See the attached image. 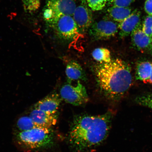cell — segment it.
Returning <instances> with one entry per match:
<instances>
[{
	"mask_svg": "<svg viewBox=\"0 0 152 152\" xmlns=\"http://www.w3.org/2000/svg\"><path fill=\"white\" fill-rule=\"evenodd\" d=\"M62 100L60 95L56 93H53L38 102L34 106V109L56 114Z\"/></svg>",
	"mask_w": 152,
	"mask_h": 152,
	"instance_id": "8fae6325",
	"label": "cell"
},
{
	"mask_svg": "<svg viewBox=\"0 0 152 152\" xmlns=\"http://www.w3.org/2000/svg\"><path fill=\"white\" fill-rule=\"evenodd\" d=\"M77 7L75 0H47L43 18L47 23L52 19L63 15L72 16Z\"/></svg>",
	"mask_w": 152,
	"mask_h": 152,
	"instance_id": "5b68a950",
	"label": "cell"
},
{
	"mask_svg": "<svg viewBox=\"0 0 152 152\" xmlns=\"http://www.w3.org/2000/svg\"><path fill=\"white\" fill-rule=\"evenodd\" d=\"M18 141L31 149L50 147L54 143V133L51 128L35 127L29 130L19 132Z\"/></svg>",
	"mask_w": 152,
	"mask_h": 152,
	"instance_id": "3957f363",
	"label": "cell"
},
{
	"mask_svg": "<svg viewBox=\"0 0 152 152\" xmlns=\"http://www.w3.org/2000/svg\"><path fill=\"white\" fill-rule=\"evenodd\" d=\"M139 28L131 34L133 47L137 50L144 52L152 51V39Z\"/></svg>",
	"mask_w": 152,
	"mask_h": 152,
	"instance_id": "7c38bea8",
	"label": "cell"
},
{
	"mask_svg": "<svg viewBox=\"0 0 152 152\" xmlns=\"http://www.w3.org/2000/svg\"><path fill=\"white\" fill-rule=\"evenodd\" d=\"M17 126L19 132L29 130L35 127L31 119L27 116L20 118L17 121Z\"/></svg>",
	"mask_w": 152,
	"mask_h": 152,
	"instance_id": "e0dca14e",
	"label": "cell"
},
{
	"mask_svg": "<svg viewBox=\"0 0 152 152\" xmlns=\"http://www.w3.org/2000/svg\"><path fill=\"white\" fill-rule=\"evenodd\" d=\"M113 115L109 111L101 115L76 116L68 136L72 147L80 151L102 143L109 135Z\"/></svg>",
	"mask_w": 152,
	"mask_h": 152,
	"instance_id": "6da1fadb",
	"label": "cell"
},
{
	"mask_svg": "<svg viewBox=\"0 0 152 152\" xmlns=\"http://www.w3.org/2000/svg\"><path fill=\"white\" fill-rule=\"evenodd\" d=\"M144 8L148 15L152 16V0H146Z\"/></svg>",
	"mask_w": 152,
	"mask_h": 152,
	"instance_id": "603a6c76",
	"label": "cell"
},
{
	"mask_svg": "<svg viewBox=\"0 0 152 152\" xmlns=\"http://www.w3.org/2000/svg\"><path fill=\"white\" fill-rule=\"evenodd\" d=\"M135 101L140 105L152 109V94L138 96L136 98Z\"/></svg>",
	"mask_w": 152,
	"mask_h": 152,
	"instance_id": "ffe728a7",
	"label": "cell"
},
{
	"mask_svg": "<svg viewBox=\"0 0 152 152\" xmlns=\"http://www.w3.org/2000/svg\"><path fill=\"white\" fill-rule=\"evenodd\" d=\"M135 1V0H111L110 2L111 6L128 7Z\"/></svg>",
	"mask_w": 152,
	"mask_h": 152,
	"instance_id": "7402d4cb",
	"label": "cell"
},
{
	"mask_svg": "<svg viewBox=\"0 0 152 152\" xmlns=\"http://www.w3.org/2000/svg\"><path fill=\"white\" fill-rule=\"evenodd\" d=\"M35 127L40 128H51L56 125L58 117L56 113L53 114L34 109L29 115Z\"/></svg>",
	"mask_w": 152,
	"mask_h": 152,
	"instance_id": "30bf717a",
	"label": "cell"
},
{
	"mask_svg": "<svg viewBox=\"0 0 152 152\" xmlns=\"http://www.w3.org/2000/svg\"><path fill=\"white\" fill-rule=\"evenodd\" d=\"M107 11L112 20L119 23L128 18L132 12L130 7L117 6H111L108 8Z\"/></svg>",
	"mask_w": 152,
	"mask_h": 152,
	"instance_id": "5bb4252c",
	"label": "cell"
},
{
	"mask_svg": "<svg viewBox=\"0 0 152 152\" xmlns=\"http://www.w3.org/2000/svg\"><path fill=\"white\" fill-rule=\"evenodd\" d=\"M141 12L138 9L133 11L131 14L118 25L120 37L123 39L131 35L140 27Z\"/></svg>",
	"mask_w": 152,
	"mask_h": 152,
	"instance_id": "9c48e42d",
	"label": "cell"
},
{
	"mask_svg": "<svg viewBox=\"0 0 152 152\" xmlns=\"http://www.w3.org/2000/svg\"><path fill=\"white\" fill-rule=\"evenodd\" d=\"M60 96L64 101L75 106L85 104L89 100L86 89L80 81L75 85L67 83L64 85L61 89Z\"/></svg>",
	"mask_w": 152,
	"mask_h": 152,
	"instance_id": "8992f818",
	"label": "cell"
},
{
	"mask_svg": "<svg viewBox=\"0 0 152 152\" xmlns=\"http://www.w3.org/2000/svg\"><path fill=\"white\" fill-rule=\"evenodd\" d=\"M152 71V62L143 61L139 63L136 66L135 76L136 79L148 83Z\"/></svg>",
	"mask_w": 152,
	"mask_h": 152,
	"instance_id": "9a60e30c",
	"label": "cell"
},
{
	"mask_svg": "<svg viewBox=\"0 0 152 152\" xmlns=\"http://www.w3.org/2000/svg\"><path fill=\"white\" fill-rule=\"evenodd\" d=\"M25 11L32 14L37 10L40 5V0H22Z\"/></svg>",
	"mask_w": 152,
	"mask_h": 152,
	"instance_id": "ac0fdd59",
	"label": "cell"
},
{
	"mask_svg": "<svg viewBox=\"0 0 152 152\" xmlns=\"http://www.w3.org/2000/svg\"><path fill=\"white\" fill-rule=\"evenodd\" d=\"M110 1L111 0H86L89 7L93 11L102 10Z\"/></svg>",
	"mask_w": 152,
	"mask_h": 152,
	"instance_id": "d6986e66",
	"label": "cell"
},
{
	"mask_svg": "<svg viewBox=\"0 0 152 152\" xmlns=\"http://www.w3.org/2000/svg\"><path fill=\"white\" fill-rule=\"evenodd\" d=\"M81 1L80 4L76 7L72 17L80 33H85L89 30L93 23V16L92 10L86 0Z\"/></svg>",
	"mask_w": 152,
	"mask_h": 152,
	"instance_id": "ba28073f",
	"label": "cell"
},
{
	"mask_svg": "<svg viewBox=\"0 0 152 152\" xmlns=\"http://www.w3.org/2000/svg\"><path fill=\"white\" fill-rule=\"evenodd\" d=\"M151 83V84H152V71L151 72V77H150V78L149 79V81H148V83Z\"/></svg>",
	"mask_w": 152,
	"mask_h": 152,
	"instance_id": "cb8c5ba5",
	"label": "cell"
},
{
	"mask_svg": "<svg viewBox=\"0 0 152 152\" xmlns=\"http://www.w3.org/2000/svg\"><path fill=\"white\" fill-rule=\"evenodd\" d=\"M96 80L104 96L113 100L118 99L132 85V78L129 64L121 59L100 64L95 70Z\"/></svg>",
	"mask_w": 152,
	"mask_h": 152,
	"instance_id": "7a4b0ae2",
	"label": "cell"
},
{
	"mask_svg": "<svg viewBox=\"0 0 152 152\" xmlns=\"http://www.w3.org/2000/svg\"><path fill=\"white\" fill-rule=\"evenodd\" d=\"M92 56L95 60L100 64L109 62L112 60L110 51L104 48L95 49L92 53Z\"/></svg>",
	"mask_w": 152,
	"mask_h": 152,
	"instance_id": "2e32d148",
	"label": "cell"
},
{
	"mask_svg": "<svg viewBox=\"0 0 152 152\" xmlns=\"http://www.w3.org/2000/svg\"><path fill=\"white\" fill-rule=\"evenodd\" d=\"M66 74L70 81L75 80L86 81V75L78 63L72 61L66 66Z\"/></svg>",
	"mask_w": 152,
	"mask_h": 152,
	"instance_id": "4fadbf2b",
	"label": "cell"
},
{
	"mask_svg": "<svg viewBox=\"0 0 152 152\" xmlns=\"http://www.w3.org/2000/svg\"><path fill=\"white\" fill-rule=\"evenodd\" d=\"M60 39L71 41L80 33L72 16L63 15L56 17L47 23Z\"/></svg>",
	"mask_w": 152,
	"mask_h": 152,
	"instance_id": "277c9868",
	"label": "cell"
},
{
	"mask_svg": "<svg viewBox=\"0 0 152 152\" xmlns=\"http://www.w3.org/2000/svg\"><path fill=\"white\" fill-rule=\"evenodd\" d=\"M142 30L146 35L152 39V16L148 15L146 17Z\"/></svg>",
	"mask_w": 152,
	"mask_h": 152,
	"instance_id": "44dd1931",
	"label": "cell"
},
{
	"mask_svg": "<svg viewBox=\"0 0 152 152\" xmlns=\"http://www.w3.org/2000/svg\"><path fill=\"white\" fill-rule=\"evenodd\" d=\"M118 25L113 20L104 19L93 23L88 30L93 39L99 41L115 37L118 33Z\"/></svg>",
	"mask_w": 152,
	"mask_h": 152,
	"instance_id": "52a82bcc",
	"label": "cell"
},
{
	"mask_svg": "<svg viewBox=\"0 0 152 152\" xmlns=\"http://www.w3.org/2000/svg\"><path fill=\"white\" fill-rule=\"evenodd\" d=\"M151 52H152V51H151Z\"/></svg>",
	"mask_w": 152,
	"mask_h": 152,
	"instance_id": "d4e9b609",
	"label": "cell"
}]
</instances>
